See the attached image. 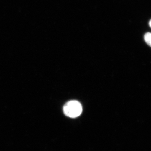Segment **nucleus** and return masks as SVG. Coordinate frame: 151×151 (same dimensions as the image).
<instances>
[{"label":"nucleus","mask_w":151,"mask_h":151,"mask_svg":"<svg viewBox=\"0 0 151 151\" xmlns=\"http://www.w3.org/2000/svg\"><path fill=\"white\" fill-rule=\"evenodd\" d=\"M63 111L65 116L71 118H75L81 115L82 107L81 103L76 100H71L64 105Z\"/></svg>","instance_id":"nucleus-1"},{"label":"nucleus","mask_w":151,"mask_h":151,"mask_svg":"<svg viewBox=\"0 0 151 151\" xmlns=\"http://www.w3.org/2000/svg\"><path fill=\"white\" fill-rule=\"evenodd\" d=\"M149 25H150V27L151 28V19L150 20V22H149Z\"/></svg>","instance_id":"nucleus-3"},{"label":"nucleus","mask_w":151,"mask_h":151,"mask_svg":"<svg viewBox=\"0 0 151 151\" xmlns=\"http://www.w3.org/2000/svg\"><path fill=\"white\" fill-rule=\"evenodd\" d=\"M144 39L146 43L151 47V33L148 32L145 34Z\"/></svg>","instance_id":"nucleus-2"}]
</instances>
